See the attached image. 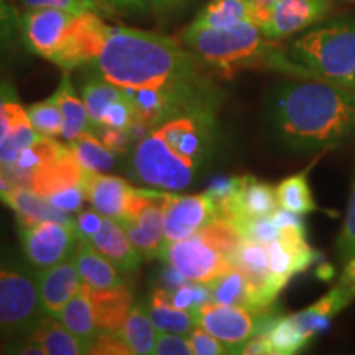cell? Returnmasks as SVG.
<instances>
[{"mask_svg": "<svg viewBox=\"0 0 355 355\" xmlns=\"http://www.w3.org/2000/svg\"><path fill=\"white\" fill-rule=\"evenodd\" d=\"M89 243L122 272H135L139 268L141 254L117 220L104 217L99 230L92 235Z\"/></svg>", "mask_w": 355, "mask_h": 355, "instance_id": "d6986e66", "label": "cell"}, {"mask_svg": "<svg viewBox=\"0 0 355 355\" xmlns=\"http://www.w3.org/2000/svg\"><path fill=\"white\" fill-rule=\"evenodd\" d=\"M216 115H180L152 128L132 153L133 175L162 191L189 188L211 152Z\"/></svg>", "mask_w": 355, "mask_h": 355, "instance_id": "3957f363", "label": "cell"}, {"mask_svg": "<svg viewBox=\"0 0 355 355\" xmlns=\"http://www.w3.org/2000/svg\"><path fill=\"white\" fill-rule=\"evenodd\" d=\"M104 216L94 211H84L78 217H74V230L79 242H89L91 237L99 230Z\"/></svg>", "mask_w": 355, "mask_h": 355, "instance_id": "bcb514c9", "label": "cell"}, {"mask_svg": "<svg viewBox=\"0 0 355 355\" xmlns=\"http://www.w3.org/2000/svg\"><path fill=\"white\" fill-rule=\"evenodd\" d=\"M166 290V288H165ZM170 295L171 303L180 309H188L193 313L194 308V282H186L176 286L175 290H166Z\"/></svg>", "mask_w": 355, "mask_h": 355, "instance_id": "c3c4849f", "label": "cell"}, {"mask_svg": "<svg viewBox=\"0 0 355 355\" xmlns=\"http://www.w3.org/2000/svg\"><path fill=\"white\" fill-rule=\"evenodd\" d=\"M25 10H35V8H60L73 13L84 12H99V8L91 0H20Z\"/></svg>", "mask_w": 355, "mask_h": 355, "instance_id": "74e56055", "label": "cell"}, {"mask_svg": "<svg viewBox=\"0 0 355 355\" xmlns=\"http://www.w3.org/2000/svg\"><path fill=\"white\" fill-rule=\"evenodd\" d=\"M26 112L40 135L50 137V139H58L63 135V114L53 96L50 99L30 105Z\"/></svg>", "mask_w": 355, "mask_h": 355, "instance_id": "e575fe53", "label": "cell"}, {"mask_svg": "<svg viewBox=\"0 0 355 355\" xmlns=\"http://www.w3.org/2000/svg\"><path fill=\"white\" fill-rule=\"evenodd\" d=\"M87 354H102V355H125L132 354L128 345L123 343V339L119 332L102 331L96 336V339L89 344Z\"/></svg>", "mask_w": 355, "mask_h": 355, "instance_id": "60d3db41", "label": "cell"}, {"mask_svg": "<svg viewBox=\"0 0 355 355\" xmlns=\"http://www.w3.org/2000/svg\"><path fill=\"white\" fill-rule=\"evenodd\" d=\"M265 247L270 272L283 288L296 273L308 270L318 259V252L306 241V230H279L277 241Z\"/></svg>", "mask_w": 355, "mask_h": 355, "instance_id": "5bb4252c", "label": "cell"}, {"mask_svg": "<svg viewBox=\"0 0 355 355\" xmlns=\"http://www.w3.org/2000/svg\"><path fill=\"white\" fill-rule=\"evenodd\" d=\"M19 102L15 87L7 79L0 78V141L7 135L12 123L13 107Z\"/></svg>", "mask_w": 355, "mask_h": 355, "instance_id": "7bdbcfd3", "label": "cell"}, {"mask_svg": "<svg viewBox=\"0 0 355 355\" xmlns=\"http://www.w3.org/2000/svg\"><path fill=\"white\" fill-rule=\"evenodd\" d=\"M243 355H273V349L272 344H270L268 337H266L263 332L261 334H257L252 337L250 340H247L245 345L241 349V352Z\"/></svg>", "mask_w": 355, "mask_h": 355, "instance_id": "681fc988", "label": "cell"}, {"mask_svg": "<svg viewBox=\"0 0 355 355\" xmlns=\"http://www.w3.org/2000/svg\"><path fill=\"white\" fill-rule=\"evenodd\" d=\"M181 43L204 66L222 76L232 78L242 69H272L291 78L311 79L308 71L290 56L288 48L266 38L254 21L224 30L188 25L181 33Z\"/></svg>", "mask_w": 355, "mask_h": 355, "instance_id": "277c9868", "label": "cell"}, {"mask_svg": "<svg viewBox=\"0 0 355 355\" xmlns=\"http://www.w3.org/2000/svg\"><path fill=\"white\" fill-rule=\"evenodd\" d=\"M188 339L193 350L196 355H222L229 354V349L225 344H222L217 337H214L211 332H207L202 327L196 326L188 334Z\"/></svg>", "mask_w": 355, "mask_h": 355, "instance_id": "b9f144b4", "label": "cell"}, {"mask_svg": "<svg viewBox=\"0 0 355 355\" xmlns=\"http://www.w3.org/2000/svg\"><path fill=\"white\" fill-rule=\"evenodd\" d=\"M21 15L15 0H0V53H10L24 43Z\"/></svg>", "mask_w": 355, "mask_h": 355, "instance_id": "d590c367", "label": "cell"}, {"mask_svg": "<svg viewBox=\"0 0 355 355\" xmlns=\"http://www.w3.org/2000/svg\"><path fill=\"white\" fill-rule=\"evenodd\" d=\"M46 199L56 209L73 214V212L81 211L83 202L86 201V194H84L83 186H73V188H66L58 191V193H53Z\"/></svg>", "mask_w": 355, "mask_h": 355, "instance_id": "ee69618b", "label": "cell"}, {"mask_svg": "<svg viewBox=\"0 0 355 355\" xmlns=\"http://www.w3.org/2000/svg\"><path fill=\"white\" fill-rule=\"evenodd\" d=\"M96 68L123 91H155L181 115H216L219 91L183 43L145 30L109 26Z\"/></svg>", "mask_w": 355, "mask_h": 355, "instance_id": "6da1fadb", "label": "cell"}, {"mask_svg": "<svg viewBox=\"0 0 355 355\" xmlns=\"http://www.w3.org/2000/svg\"><path fill=\"white\" fill-rule=\"evenodd\" d=\"M91 300L94 306L96 322L101 331L119 332L125 321L132 306V291L123 285L104 290L91 288Z\"/></svg>", "mask_w": 355, "mask_h": 355, "instance_id": "44dd1931", "label": "cell"}, {"mask_svg": "<svg viewBox=\"0 0 355 355\" xmlns=\"http://www.w3.org/2000/svg\"><path fill=\"white\" fill-rule=\"evenodd\" d=\"M216 216L217 206L209 193L178 194L168 191L165 199V245L191 237Z\"/></svg>", "mask_w": 355, "mask_h": 355, "instance_id": "7c38bea8", "label": "cell"}, {"mask_svg": "<svg viewBox=\"0 0 355 355\" xmlns=\"http://www.w3.org/2000/svg\"><path fill=\"white\" fill-rule=\"evenodd\" d=\"M107 28L96 12L35 8L21 15L25 46L64 71L94 64Z\"/></svg>", "mask_w": 355, "mask_h": 355, "instance_id": "5b68a950", "label": "cell"}, {"mask_svg": "<svg viewBox=\"0 0 355 355\" xmlns=\"http://www.w3.org/2000/svg\"><path fill=\"white\" fill-rule=\"evenodd\" d=\"M109 2L121 8H141L152 0H109Z\"/></svg>", "mask_w": 355, "mask_h": 355, "instance_id": "f5cc1de1", "label": "cell"}, {"mask_svg": "<svg viewBox=\"0 0 355 355\" xmlns=\"http://www.w3.org/2000/svg\"><path fill=\"white\" fill-rule=\"evenodd\" d=\"M69 148L79 165L87 171L104 173L115 165L114 153L89 130L79 135L76 140L69 141Z\"/></svg>", "mask_w": 355, "mask_h": 355, "instance_id": "1f68e13d", "label": "cell"}, {"mask_svg": "<svg viewBox=\"0 0 355 355\" xmlns=\"http://www.w3.org/2000/svg\"><path fill=\"white\" fill-rule=\"evenodd\" d=\"M43 349L44 355H81L87 354V345L71 332L58 318L46 316L28 336Z\"/></svg>", "mask_w": 355, "mask_h": 355, "instance_id": "484cf974", "label": "cell"}, {"mask_svg": "<svg viewBox=\"0 0 355 355\" xmlns=\"http://www.w3.org/2000/svg\"><path fill=\"white\" fill-rule=\"evenodd\" d=\"M74 261L81 275L83 282L94 290L114 288L122 285L119 268L102 257L89 242H79L74 252Z\"/></svg>", "mask_w": 355, "mask_h": 355, "instance_id": "cb8c5ba5", "label": "cell"}, {"mask_svg": "<svg viewBox=\"0 0 355 355\" xmlns=\"http://www.w3.org/2000/svg\"><path fill=\"white\" fill-rule=\"evenodd\" d=\"M53 97L56 99L61 114H63V135L61 137L66 141L76 140L84 132L91 130L92 127L86 105L74 92V86L68 74H64L63 79H61L60 87L56 89Z\"/></svg>", "mask_w": 355, "mask_h": 355, "instance_id": "83f0119b", "label": "cell"}, {"mask_svg": "<svg viewBox=\"0 0 355 355\" xmlns=\"http://www.w3.org/2000/svg\"><path fill=\"white\" fill-rule=\"evenodd\" d=\"M40 137L42 135L30 122L28 112L21 107L20 102H17L15 107H13L10 128L0 141V166H12L21 152L28 148L30 145H33Z\"/></svg>", "mask_w": 355, "mask_h": 355, "instance_id": "4316f807", "label": "cell"}, {"mask_svg": "<svg viewBox=\"0 0 355 355\" xmlns=\"http://www.w3.org/2000/svg\"><path fill=\"white\" fill-rule=\"evenodd\" d=\"M288 53L311 79L355 86V19L343 17L314 26L296 38Z\"/></svg>", "mask_w": 355, "mask_h": 355, "instance_id": "8992f818", "label": "cell"}, {"mask_svg": "<svg viewBox=\"0 0 355 355\" xmlns=\"http://www.w3.org/2000/svg\"><path fill=\"white\" fill-rule=\"evenodd\" d=\"M20 239L25 257L40 272L69 259L79 243L74 224L56 220L21 225Z\"/></svg>", "mask_w": 355, "mask_h": 355, "instance_id": "8fae6325", "label": "cell"}, {"mask_svg": "<svg viewBox=\"0 0 355 355\" xmlns=\"http://www.w3.org/2000/svg\"><path fill=\"white\" fill-rule=\"evenodd\" d=\"M83 189L92 209L117 222L125 219L137 194V188H132L122 178L87 170L83 180Z\"/></svg>", "mask_w": 355, "mask_h": 355, "instance_id": "9a60e30c", "label": "cell"}, {"mask_svg": "<svg viewBox=\"0 0 355 355\" xmlns=\"http://www.w3.org/2000/svg\"><path fill=\"white\" fill-rule=\"evenodd\" d=\"M188 2V0H152V3L158 10L162 12H168V10H175V8L181 7L183 3Z\"/></svg>", "mask_w": 355, "mask_h": 355, "instance_id": "816d5d0a", "label": "cell"}, {"mask_svg": "<svg viewBox=\"0 0 355 355\" xmlns=\"http://www.w3.org/2000/svg\"><path fill=\"white\" fill-rule=\"evenodd\" d=\"M243 21H254L250 0H211L191 25L198 28L224 30Z\"/></svg>", "mask_w": 355, "mask_h": 355, "instance_id": "d4e9b609", "label": "cell"}, {"mask_svg": "<svg viewBox=\"0 0 355 355\" xmlns=\"http://www.w3.org/2000/svg\"><path fill=\"white\" fill-rule=\"evenodd\" d=\"M159 257L186 279L198 283L214 282L234 268L230 257L201 232L184 241L166 243Z\"/></svg>", "mask_w": 355, "mask_h": 355, "instance_id": "9c48e42d", "label": "cell"}, {"mask_svg": "<svg viewBox=\"0 0 355 355\" xmlns=\"http://www.w3.org/2000/svg\"><path fill=\"white\" fill-rule=\"evenodd\" d=\"M243 183V176H230V178H216L211 181L209 188L206 193H209L214 198L216 204L234 196Z\"/></svg>", "mask_w": 355, "mask_h": 355, "instance_id": "7dc6e473", "label": "cell"}, {"mask_svg": "<svg viewBox=\"0 0 355 355\" xmlns=\"http://www.w3.org/2000/svg\"><path fill=\"white\" fill-rule=\"evenodd\" d=\"M81 94L89 121H91V127L96 128L99 125L102 115L109 109V105L122 99L123 91L99 74V76L87 79V83L83 86Z\"/></svg>", "mask_w": 355, "mask_h": 355, "instance_id": "4dcf8cb0", "label": "cell"}, {"mask_svg": "<svg viewBox=\"0 0 355 355\" xmlns=\"http://www.w3.org/2000/svg\"><path fill=\"white\" fill-rule=\"evenodd\" d=\"M81 285L83 278L79 275L74 257L40 272V300H42L43 311L46 313V316L60 318L66 303L76 295Z\"/></svg>", "mask_w": 355, "mask_h": 355, "instance_id": "2e32d148", "label": "cell"}, {"mask_svg": "<svg viewBox=\"0 0 355 355\" xmlns=\"http://www.w3.org/2000/svg\"><path fill=\"white\" fill-rule=\"evenodd\" d=\"M168 191L137 189L130 211L119 224L141 257H159L165 245V199Z\"/></svg>", "mask_w": 355, "mask_h": 355, "instance_id": "30bf717a", "label": "cell"}, {"mask_svg": "<svg viewBox=\"0 0 355 355\" xmlns=\"http://www.w3.org/2000/svg\"><path fill=\"white\" fill-rule=\"evenodd\" d=\"M273 139L291 152L329 150L355 137V86L293 78L268 97Z\"/></svg>", "mask_w": 355, "mask_h": 355, "instance_id": "7a4b0ae2", "label": "cell"}, {"mask_svg": "<svg viewBox=\"0 0 355 355\" xmlns=\"http://www.w3.org/2000/svg\"><path fill=\"white\" fill-rule=\"evenodd\" d=\"M12 186H13V184L8 183V180H7L6 173H3L2 166H0V201H2L3 196H6V194H7V191L10 189Z\"/></svg>", "mask_w": 355, "mask_h": 355, "instance_id": "db71d44e", "label": "cell"}, {"mask_svg": "<svg viewBox=\"0 0 355 355\" xmlns=\"http://www.w3.org/2000/svg\"><path fill=\"white\" fill-rule=\"evenodd\" d=\"M355 255V178L352 191H350V198L347 204V211L343 222V229L340 235L337 239V257L339 260L345 263L349 259Z\"/></svg>", "mask_w": 355, "mask_h": 355, "instance_id": "8d00e7d4", "label": "cell"}, {"mask_svg": "<svg viewBox=\"0 0 355 355\" xmlns=\"http://www.w3.org/2000/svg\"><path fill=\"white\" fill-rule=\"evenodd\" d=\"M84 175L86 170L79 165L69 145H63V148L50 162L43 163L30 175L28 188H32L40 196L48 198L61 189L83 186Z\"/></svg>", "mask_w": 355, "mask_h": 355, "instance_id": "e0dca14e", "label": "cell"}, {"mask_svg": "<svg viewBox=\"0 0 355 355\" xmlns=\"http://www.w3.org/2000/svg\"><path fill=\"white\" fill-rule=\"evenodd\" d=\"M119 334H121L123 343L128 345V349L132 350V354L148 355L153 354L158 329L150 319L145 306L137 304L130 309Z\"/></svg>", "mask_w": 355, "mask_h": 355, "instance_id": "f1b7e54d", "label": "cell"}, {"mask_svg": "<svg viewBox=\"0 0 355 355\" xmlns=\"http://www.w3.org/2000/svg\"><path fill=\"white\" fill-rule=\"evenodd\" d=\"M2 202H6L8 207L15 211L19 217L20 227L21 225L37 224L42 220H56L64 222V224H74V219L71 214L64 211L56 209L46 198L40 196L32 188L25 186H12L3 196Z\"/></svg>", "mask_w": 355, "mask_h": 355, "instance_id": "ffe728a7", "label": "cell"}, {"mask_svg": "<svg viewBox=\"0 0 355 355\" xmlns=\"http://www.w3.org/2000/svg\"><path fill=\"white\" fill-rule=\"evenodd\" d=\"M331 10V0H278L260 30L268 40L279 42L321 24Z\"/></svg>", "mask_w": 355, "mask_h": 355, "instance_id": "4fadbf2b", "label": "cell"}, {"mask_svg": "<svg viewBox=\"0 0 355 355\" xmlns=\"http://www.w3.org/2000/svg\"><path fill=\"white\" fill-rule=\"evenodd\" d=\"M355 300V295L349 288H345L340 283L331 288L322 298H319L316 303L311 304L300 313L291 314V319L295 321L304 339L311 343L314 337L322 334L331 327V322L340 311H344Z\"/></svg>", "mask_w": 355, "mask_h": 355, "instance_id": "ac0fdd59", "label": "cell"}, {"mask_svg": "<svg viewBox=\"0 0 355 355\" xmlns=\"http://www.w3.org/2000/svg\"><path fill=\"white\" fill-rule=\"evenodd\" d=\"M277 198L279 207L296 212L300 216L309 214V212L318 209L316 201L311 194L308 173L306 171L285 178L277 186Z\"/></svg>", "mask_w": 355, "mask_h": 355, "instance_id": "d6a6232c", "label": "cell"}, {"mask_svg": "<svg viewBox=\"0 0 355 355\" xmlns=\"http://www.w3.org/2000/svg\"><path fill=\"white\" fill-rule=\"evenodd\" d=\"M44 318L38 275L0 260V337H28Z\"/></svg>", "mask_w": 355, "mask_h": 355, "instance_id": "52a82bcc", "label": "cell"}, {"mask_svg": "<svg viewBox=\"0 0 355 355\" xmlns=\"http://www.w3.org/2000/svg\"><path fill=\"white\" fill-rule=\"evenodd\" d=\"M207 285L211 288L214 303L243 306V308L257 311L250 282L237 268H232L230 272L224 273L222 277L216 278L214 282L207 283Z\"/></svg>", "mask_w": 355, "mask_h": 355, "instance_id": "f546056e", "label": "cell"}, {"mask_svg": "<svg viewBox=\"0 0 355 355\" xmlns=\"http://www.w3.org/2000/svg\"><path fill=\"white\" fill-rule=\"evenodd\" d=\"M340 285H344L345 288H349L350 291L355 295V255L352 259H349L345 261V266H344V272L340 275V279H339Z\"/></svg>", "mask_w": 355, "mask_h": 355, "instance_id": "f907efd6", "label": "cell"}, {"mask_svg": "<svg viewBox=\"0 0 355 355\" xmlns=\"http://www.w3.org/2000/svg\"><path fill=\"white\" fill-rule=\"evenodd\" d=\"M91 2H94L96 6H97V8H99V10H101V8H104L105 6H107L109 0H91Z\"/></svg>", "mask_w": 355, "mask_h": 355, "instance_id": "11a10c76", "label": "cell"}, {"mask_svg": "<svg viewBox=\"0 0 355 355\" xmlns=\"http://www.w3.org/2000/svg\"><path fill=\"white\" fill-rule=\"evenodd\" d=\"M263 334L268 337L270 344H272L273 355L296 354L309 344L296 327L291 316H279Z\"/></svg>", "mask_w": 355, "mask_h": 355, "instance_id": "836d02e7", "label": "cell"}, {"mask_svg": "<svg viewBox=\"0 0 355 355\" xmlns=\"http://www.w3.org/2000/svg\"><path fill=\"white\" fill-rule=\"evenodd\" d=\"M194 318L196 326L211 332L222 344H225L229 354H239L247 340L268 331L279 316L275 309L254 311L243 306L211 301L201 306L194 313Z\"/></svg>", "mask_w": 355, "mask_h": 355, "instance_id": "ba28073f", "label": "cell"}, {"mask_svg": "<svg viewBox=\"0 0 355 355\" xmlns=\"http://www.w3.org/2000/svg\"><path fill=\"white\" fill-rule=\"evenodd\" d=\"M132 122H133V107L130 101L127 99V96L123 94L122 99H119L117 102H114L112 105H109V109L105 110L104 115H102L99 125L97 127L127 128L130 127Z\"/></svg>", "mask_w": 355, "mask_h": 355, "instance_id": "ab89813d", "label": "cell"}, {"mask_svg": "<svg viewBox=\"0 0 355 355\" xmlns=\"http://www.w3.org/2000/svg\"><path fill=\"white\" fill-rule=\"evenodd\" d=\"M145 308L158 332H176V334L188 336L196 327L194 313L176 308L165 288H157Z\"/></svg>", "mask_w": 355, "mask_h": 355, "instance_id": "603a6c76", "label": "cell"}, {"mask_svg": "<svg viewBox=\"0 0 355 355\" xmlns=\"http://www.w3.org/2000/svg\"><path fill=\"white\" fill-rule=\"evenodd\" d=\"M99 130L101 141L104 144L110 152L115 153H125L127 146L130 144L132 135L130 130L127 128H110V127H97Z\"/></svg>", "mask_w": 355, "mask_h": 355, "instance_id": "f6af8a7d", "label": "cell"}, {"mask_svg": "<svg viewBox=\"0 0 355 355\" xmlns=\"http://www.w3.org/2000/svg\"><path fill=\"white\" fill-rule=\"evenodd\" d=\"M155 355H191L194 354L188 336L176 332H158L157 344L153 349Z\"/></svg>", "mask_w": 355, "mask_h": 355, "instance_id": "f35d334b", "label": "cell"}, {"mask_svg": "<svg viewBox=\"0 0 355 355\" xmlns=\"http://www.w3.org/2000/svg\"><path fill=\"white\" fill-rule=\"evenodd\" d=\"M61 322L64 324L74 336L79 337L87 345L99 334V327L96 322L94 306L91 300V286L83 282L76 295L71 298L60 314Z\"/></svg>", "mask_w": 355, "mask_h": 355, "instance_id": "7402d4cb", "label": "cell"}]
</instances>
